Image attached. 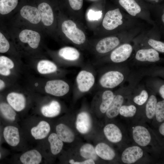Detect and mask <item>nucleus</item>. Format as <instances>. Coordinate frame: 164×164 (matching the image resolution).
I'll return each mask as SVG.
<instances>
[{
    "label": "nucleus",
    "mask_w": 164,
    "mask_h": 164,
    "mask_svg": "<svg viewBox=\"0 0 164 164\" xmlns=\"http://www.w3.org/2000/svg\"><path fill=\"white\" fill-rule=\"evenodd\" d=\"M61 27L65 36L74 43L80 45L85 42L86 37L84 32L77 27L73 21L69 20L64 21Z\"/></svg>",
    "instance_id": "nucleus-1"
},
{
    "label": "nucleus",
    "mask_w": 164,
    "mask_h": 164,
    "mask_svg": "<svg viewBox=\"0 0 164 164\" xmlns=\"http://www.w3.org/2000/svg\"><path fill=\"white\" fill-rule=\"evenodd\" d=\"M124 78L123 75L121 72L111 70L103 74L100 79L99 83L102 87L111 89L120 84L123 81Z\"/></svg>",
    "instance_id": "nucleus-2"
},
{
    "label": "nucleus",
    "mask_w": 164,
    "mask_h": 164,
    "mask_svg": "<svg viewBox=\"0 0 164 164\" xmlns=\"http://www.w3.org/2000/svg\"><path fill=\"white\" fill-rule=\"evenodd\" d=\"M45 90L47 93L56 96L61 97L68 92L70 86L66 82L63 80H50L46 83Z\"/></svg>",
    "instance_id": "nucleus-3"
},
{
    "label": "nucleus",
    "mask_w": 164,
    "mask_h": 164,
    "mask_svg": "<svg viewBox=\"0 0 164 164\" xmlns=\"http://www.w3.org/2000/svg\"><path fill=\"white\" fill-rule=\"evenodd\" d=\"M122 15L119 8L108 11L102 22L104 27L108 30H113L123 23Z\"/></svg>",
    "instance_id": "nucleus-4"
},
{
    "label": "nucleus",
    "mask_w": 164,
    "mask_h": 164,
    "mask_svg": "<svg viewBox=\"0 0 164 164\" xmlns=\"http://www.w3.org/2000/svg\"><path fill=\"white\" fill-rule=\"evenodd\" d=\"M76 80L79 90L82 92L88 91L95 82V78L92 73L85 70L78 73Z\"/></svg>",
    "instance_id": "nucleus-5"
},
{
    "label": "nucleus",
    "mask_w": 164,
    "mask_h": 164,
    "mask_svg": "<svg viewBox=\"0 0 164 164\" xmlns=\"http://www.w3.org/2000/svg\"><path fill=\"white\" fill-rule=\"evenodd\" d=\"M132 137L135 142L141 146H145L150 142L151 136L149 130L145 127L137 125L132 130Z\"/></svg>",
    "instance_id": "nucleus-6"
},
{
    "label": "nucleus",
    "mask_w": 164,
    "mask_h": 164,
    "mask_svg": "<svg viewBox=\"0 0 164 164\" xmlns=\"http://www.w3.org/2000/svg\"><path fill=\"white\" fill-rule=\"evenodd\" d=\"M19 38L23 43H27L33 49L38 47L41 39L39 34L37 32L29 29H25L19 34Z\"/></svg>",
    "instance_id": "nucleus-7"
},
{
    "label": "nucleus",
    "mask_w": 164,
    "mask_h": 164,
    "mask_svg": "<svg viewBox=\"0 0 164 164\" xmlns=\"http://www.w3.org/2000/svg\"><path fill=\"white\" fill-rule=\"evenodd\" d=\"M144 154L142 149L137 146L128 147L123 152L121 156L122 162L127 164L133 163L140 159Z\"/></svg>",
    "instance_id": "nucleus-8"
},
{
    "label": "nucleus",
    "mask_w": 164,
    "mask_h": 164,
    "mask_svg": "<svg viewBox=\"0 0 164 164\" xmlns=\"http://www.w3.org/2000/svg\"><path fill=\"white\" fill-rule=\"evenodd\" d=\"M132 51V46L125 43L114 49L111 53L110 58L115 63H119L126 61L130 56Z\"/></svg>",
    "instance_id": "nucleus-9"
},
{
    "label": "nucleus",
    "mask_w": 164,
    "mask_h": 164,
    "mask_svg": "<svg viewBox=\"0 0 164 164\" xmlns=\"http://www.w3.org/2000/svg\"><path fill=\"white\" fill-rule=\"evenodd\" d=\"M119 39L115 36H110L104 38L97 44L96 49L98 53H105L112 50L119 44Z\"/></svg>",
    "instance_id": "nucleus-10"
},
{
    "label": "nucleus",
    "mask_w": 164,
    "mask_h": 164,
    "mask_svg": "<svg viewBox=\"0 0 164 164\" xmlns=\"http://www.w3.org/2000/svg\"><path fill=\"white\" fill-rule=\"evenodd\" d=\"M91 125V119L88 113L83 111L78 114L76 118V127L80 133L84 134L88 133Z\"/></svg>",
    "instance_id": "nucleus-11"
},
{
    "label": "nucleus",
    "mask_w": 164,
    "mask_h": 164,
    "mask_svg": "<svg viewBox=\"0 0 164 164\" xmlns=\"http://www.w3.org/2000/svg\"><path fill=\"white\" fill-rule=\"evenodd\" d=\"M21 16L31 23L36 24L41 21V17L38 9L31 6L26 5L22 7L20 11Z\"/></svg>",
    "instance_id": "nucleus-12"
},
{
    "label": "nucleus",
    "mask_w": 164,
    "mask_h": 164,
    "mask_svg": "<svg viewBox=\"0 0 164 164\" xmlns=\"http://www.w3.org/2000/svg\"><path fill=\"white\" fill-rule=\"evenodd\" d=\"M7 100L10 106L15 111H20L25 108L26 99L22 94L12 92L8 94Z\"/></svg>",
    "instance_id": "nucleus-13"
},
{
    "label": "nucleus",
    "mask_w": 164,
    "mask_h": 164,
    "mask_svg": "<svg viewBox=\"0 0 164 164\" xmlns=\"http://www.w3.org/2000/svg\"><path fill=\"white\" fill-rule=\"evenodd\" d=\"M37 9L40 15L41 21L43 25L46 26L52 25L54 18L50 6L46 2H42L38 5Z\"/></svg>",
    "instance_id": "nucleus-14"
},
{
    "label": "nucleus",
    "mask_w": 164,
    "mask_h": 164,
    "mask_svg": "<svg viewBox=\"0 0 164 164\" xmlns=\"http://www.w3.org/2000/svg\"><path fill=\"white\" fill-rule=\"evenodd\" d=\"M103 131L107 139L111 142L118 143L122 139V135L121 130L114 124L107 125L104 128Z\"/></svg>",
    "instance_id": "nucleus-15"
},
{
    "label": "nucleus",
    "mask_w": 164,
    "mask_h": 164,
    "mask_svg": "<svg viewBox=\"0 0 164 164\" xmlns=\"http://www.w3.org/2000/svg\"><path fill=\"white\" fill-rule=\"evenodd\" d=\"M135 57L142 62H156L160 60L158 52L153 48L140 50L137 52Z\"/></svg>",
    "instance_id": "nucleus-16"
},
{
    "label": "nucleus",
    "mask_w": 164,
    "mask_h": 164,
    "mask_svg": "<svg viewBox=\"0 0 164 164\" xmlns=\"http://www.w3.org/2000/svg\"><path fill=\"white\" fill-rule=\"evenodd\" d=\"M3 135L6 142L11 146H16L19 142V131L16 127L12 126L6 127L4 130Z\"/></svg>",
    "instance_id": "nucleus-17"
},
{
    "label": "nucleus",
    "mask_w": 164,
    "mask_h": 164,
    "mask_svg": "<svg viewBox=\"0 0 164 164\" xmlns=\"http://www.w3.org/2000/svg\"><path fill=\"white\" fill-rule=\"evenodd\" d=\"M95 149L97 156L104 160H112L115 156L114 150L105 143H98L96 146Z\"/></svg>",
    "instance_id": "nucleus-18"
},
{
    "label": "nucleus",
    "mask_w": 164,
    "mask_h": 164,
    "mask_svg": "<svg viewBox=\"0 0 164 164\" xmlns=\"http://www.w3.org/2000/svg\"><path fill=\"white\" fill-rule=\"evenodd\" d=\"M56 134L59 138L63 142L70 143L75 139V135L70 128L66 125L60 123L56 128Z\"/></svg>",
    "instance_id": "nucleus-19"
},
{
    "label": "nucleus",
    "mask_w": 164,
    "mask_h": 164,
    "mask_svg": "<svg viewBox=\"0 0 164 164\" xmlns=\"http://www.w3.org/2000/svg\"><path fill=\"white\" fill-rule=\"evenodd\" d=\"M124 101V97L121 95L118 94L114 97L105 112L108 118L112 119L118 115L120 109Z\"/></svg>",
    "instance_id": "nucleus-20"
},
{
    "label": "nucleus",
    "mask_w": 164,
    "mask_h": 164,
    "mask_svg": "<svg viewBox=\"0 0 164 164\" xmlns=\"http://www.w3.org/2000/svg\"><path fill=\"white\" fill-rule=\"evenodd\" d=\"M50 130L49 124L46 121H41L31 130V134L36 139H41L46 138Z\"/></svg>",
    "instance_id": "nucleus-21"
},
{
    "label": "nucleus",
    "mask_w": 164,
    "mask_h": 164,
    "mask_svg": "<svg viewBox=\"0 0 164 164\" xmlns=\"http://www.w3.org/2000/svg\"><path fill=\"white\" fill-rule=\"evenodd\" d=\"M20 159L24 164H38L42 161V156L38 151L33 149L24 153L20 156Z\"/></svg>",
    "instance_id": "nucleus-22"
},
{
    "label": "nucleus",
    "mask_w": 164,
    "mask_h": 164,
    "mask_svg": "<svg viewBox=\"0 0 164 164\" xmlns=\"http://www.w3.org/2000/svg\"><path fill=\"white\" fill-rule=\"evenodd\" d=\"M61 109V106L59 102L53 100L48 104L43 106L41 108V111L44 116L53 118L57 116L60 114Z\"/></svg>",
    "instance_id": "nucleus-23"
},
{
    "label": "nucleus",
    "mask_w": 164,
    "mask_h": 164,
    "mask_svg": "<svg viewBox=\"0 0 164 164\" xmlns=\"http://www.w3.org/2000/svg\"><path fill=\"white\" fill-rule=\"evenodd\" d=\"M59 55L65 60L73 61H75L79 57L80 54L79 51L76 48L66 46L60 50L58 52Z\"/></svg>",
    "instance_id": "nucleus-24"
},
{
    "label": "nucleus",
    "mask_w": 164,
    "mask_h": 164,
    "mask_svg": "<svg viewBox=\"0 0 164 164\" xmlns=\"http://www.w3.org/2000/svg\"><path fill=\"white\" fill-rule=\"evenodd\" d=\"M120 4L131 15L135 16L141 11V8L135 0H119Z\"/></svg>",
    "instance_id": "nucleus-25"
},
{
    "label": "nucleus",
    "mask_w": 164,
    "mask_h": 164,
    "mask_svg": "<svg viewBox=\"0 0 164 164\" xmlns=\"http://www.w3.org/2000/svg\"><path fill=\"white\" fill-rule=\"evenodd\" d=\"M37 69L42 74H49L56 72L57 69L56 65L53 62L47 60H42L37 64Z\"/></svg>",
    "instance_id": "nucleus-26"
},
{
    "label": "nucleus",
    "mask_w": 164,
    "mask_h": 164,
    "mask_svg": "<svg viewBox=\"0 0 164 164\" xmlns=\"http://www.w3.org/2000/svg\"><path fill=\"white\" fill-rule=\"evenodd\" d=\"M48 140L50 145L52 154L56 155L60 153L62 149L63 143L59 138L56 134H51L48 137Z\"/></svg>",
    "instance_id": "nucleus-27"
},
{
    "label": "nucleus",
    "mask_w": 164,
    "mask_h": 164,
    "mask_svg": "<svg viewBox=\"0 0 164 164\" xmlns=\"http://www.w3.org/2000/svg\"><path fill=\"white\" fill-rule=\"evenodd\" d=\"M81 156L85 159L96 160L98 158L95 148L91 144L86 143L83 145L80 150Z\"/></svg>",
    "instance_id": "nucleus-28"
},
{
    "label": "nucleus",
    "mask_w": 164,
    "mask_h": 164,
    "mask_svg": "<svg viewBox=\"0 0 164 164\" xmlns=\"http://www.w3.org/2000/svg\"><path fill=\"white\" fill-rule=\"evenodd\" d=\"M114 96L111 91L108 90L103 93L102 96V101L99 107L100 111L102 113L106 112L112 102Z\"/></svg>",
    "instance_id": "nucleus-29"
},
{
    "label": "nucleus",
    "mask_w": 164,
    "mask_h": 164,
    "mask_svg": "<svg viewBox=\"0 0 164 164\" xmlns=\"http://www.w3.org/2000/svg\"><path fill=\"white\" fill-rule=\"evenodd\" d=\"M157 101L156 97L151 95L149 98L145 106V114L149 119H152L155 115Z\"/></svg>",
    "instance_id": "nucleus-30"
},
{
    "label": "nucleus",
    "mask_w": 164,
    "mask_h": 164,
    "mask_svg": "<svg viewBox=\"0 0 164 164\" xmlns=\"http://www.w3.org/2000/svg\"><path fill=\"white\" fill-rule=\"evenodd\" d=\"M18 0H0V13L5 15L11 12L16 7Z\"/></svg>",
    "instance_id": "nucleus-31"
},
{
    "label": "nucleus",
    "mask_w": 164,
    "mask_h": 164,
    "mask_svg": "<svg viewBox=\"0 0 164 164\" xmlns=\"http://www.w3.org/2000/svg\"><path fill=\"white\" fill-rule=\"evenodd\" d=\"M13 109L9 104L5 103L0 104V110L3 115L8 119L14 121L16 113Z\"/></svg>",
    "instance_id": "nucleus-32"
},
{
    "label": "nucleus",
    "mask_w": 164,
    "mask_h": 164,
    "mask_svg": "<svg viewBox=\"0 0 164 164\" xmlns=\"http://www.w3.org/2000/svg\"><path fill=\"white\" fill-rule=\"evenodd\" d=\"M136 111V108L133 105H122L120 109L119 113L125 117H132L135 115Z\"/></svg>",
    "instance_id": "nucleus-33"
},
{
    "label": "nucleus",
    "mask_w": 164,
    "mask_h": 164,
    "mask_svg": "<svg viewBox=\"0 0 164 164\" xmlns=\"http://www.w3.org/2000/svg\"><path fill=\"white\" fill-rule=\"evenodd\" d=\"M155 115L157 121L159 122L164 120V101L157 102Z\"/></svg>",
    "instance_id": "nucleus-34"
},
{
    "label": "nucleus",
    "mask_w": 164,
    "mask_h": 164,
    "mask_svg": "<svg viewBox=\"0 0 164 164\" xmlns=\"http://www.w3.org/2000/svg\"><path fill=\"white\" fill-rule=\"evenodd\" d=\"M148 96L147 92L145 90H143L139 95L136 96L134 98L133 101L136 104L141 105L147 101Z\"/></svg>",
    "instance_id": "nucleus-35"
},
{
    "label": "nucleus",
    "mask_w": 164,
    "mask_h": 164,
    "mask_svg": "<svg viewBox=\"0 0 164 164\" xmlns=\"http://www.w3.org/2000/svg\"><path fill=\"white\" fill-rule=\"evenodd\" d=\"M148 43L153 49L156 51L163 53L164 52V43L160 41L153 39H149Z\"/></svg>",
    "instance_id": "nucleus-36"
},
{
    "label": "nucleus",
    "mask_w": 164,
    "mask_h": 164,
    "mask_svg": "<svg viewBox=\"0 0 164 164\" xmlns=\"http://www.w3.org/2000/svg\"><path fill=\"white\" fill-rule=\"evenodd\" d=\"M10 48L9 43L5 36L0 32V53L7 52Z\"/></svg>",
    "instance_id": "nucleus-37"
},
{
    "label": "nucleus",
    "mask_w": 164,
    "mask_h": 164,
    "mask_svg": "<svg viewBox=\"0 0 164 164\" xmlns=\"http://www.w3.org/2000/svg\"><path fill=\"white\" fill-rule=\"evenodd\" d=\"M102 14L101 11H95L90 9L88 12L87 15L90 20H98L101 18Z\"/></svg>",
    "instance_id": "nucleus-38"
},
{
    "label": "nucleus",
    "mask_w": 164,
    "mask_h": 164,
    "mask_svg": "<svg viewBox=\"0 0 164 164\" xmlns=\"http://www.w3.org/2000/svg\"><path fill=\"white\" fill-rule=\"evenodd\" d=\"M0 64L12 69L14 67V64L12 60L5 56H0Z\"/></svg>",
    "instance_id": "nucleus-39"
},
{
    "label": "nucleus",
    "mask_w": 164,
    "mask_h": 164,
    "mask_svg": "<svg viewBox=\"0 0 164 164\" xmlns=\"http://www.w3.org/2000/svg\"><path fill=\"white\" fill-rule=\"evenodd\" d=\"M70 5L74 10H78L82 8L83 0H68Z\"/></svg>",
    "instance_id": "nucleus-40"
},
{
    "label": "nucleus",
    "mask_w": 164,
    "mask_h": 164,
    "mask_svg": "<svg viewBox=\"0 0 164 164\" xmlns=\"http://www.w3.org/2000/svg\"><path fill=\"white\" fill-rule=\"evenodd\" d=\"M69 162L71 164H94V161L92 159H87L81 162L75 161L73 159L69 160Z\"/></svg>",
    "instance_id": "nucleus-41"
},
{
    "label": "nucleus",
    "mask_w": 164,
    "mask_h": 164,
    "mask_svg": "<svg viewBox=\"0 0 164 164\" xmlns=\"http://www.w3.org/2000/svg\"><path fill=\"white\" fill-rule=\"evenodd\" d=\"M10 69L7 67L0 64V74L5 76H8L10 74Z\"/></svg>",
    "instance_id": "nucleus-42"
},
{
    "label": "nucleus",
    "mask_w": 164,
    "mask_h": 164,
    "mask_svg": "<svg viewBox=\"0 0 164 164\" xmlns=\"http://www.w3.org/2000/svg\"><path fill=\"white\" fill-rule=\"evenodd\" d=\"M159 93L162 97L164 99V85H162L159 89Z\"/></svg>",
    "instance_id": "nucleus-43"
},
{
    "label": "nucleus",
    "mask_w": 164,
    "mask_h": 164,
    "mask_svg": "<svg viewBox=\"0 0 164 164\" xmlns=\"http://www.w3.org/2000/svg\"><path fill=\"white\" fill-rule=\"evenodd\" d=\"M159 133L163 136L164 135V123L163 122L160 126L159 128Z\"/></svg>",
    "instance_id": "nucleus-44"
},
{
    "label": "nucleus",
    "mask_w": 164,
    "mask_h": 164,
    "mask_svg": "<svg viewBox=\"0 0 164 164\" xmlns=\"http://www.w3.org/2000/svg\"><path fill=\"white\" fill-rule=\"evenodd\" d=\"M5 87V84L4 81L0 79V90L3 89Z\"/></svg>",
    "instance_id": "nucleus-45"
},
{
    "label": "nucleus",
    "mask_w": 164,
    "mask_h": 164,
    "mask_svg": "<svg viewBox=\"0 0 164 164\" xmlns=\"http://www.w3.org/2000/svg\"><path fill=\"white\" fill-rule=\"evenodd\" d=\"M162 21L163 22H164V14L162 15Z\"/></svg>",
    "instance_id": "nucleus-46"
},
{
    "label": "nucleus",
    "mask_w": 164,
    "mask_h": 164,
    "mask_svg": "<svg viewBox=\"0 0 164 164\" xmlns=\"http://www.w3.org/2000/svg\"><path fill=\"white\" fill-rule=\"evenodd\" d=\"M150 0V1H156L158 0Z\"/></svg>",
    "instance_id": "nucleus-47"
},
{
    "label": "nucleus",
    "mask_w": 164,
    "mask_h": 164,
    "mask_svg": "<svg viewBox=\"0 0 164 164\" xmlns=\"http://www.w3.org/2000/svg\"><path fill=\"white\" fill-rule=\"evenodd\" d=\"M1 158V154L0 153V159Z\"/></svg>",
    "instance_id": "nucleus-48"
},
{
    "label": "nucleus",
    "mask_w": 164,
    "mask_h": 164,
    "mask_svg": "<svg viewBox=\"0 0 164 164\" xmlns=\"http://www.w3.org/2000/svg\"></svg>",
    "instance_id": "nucleus-49"
}]
</instances>
